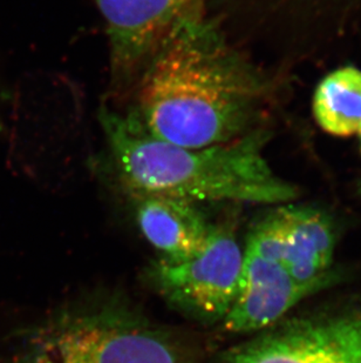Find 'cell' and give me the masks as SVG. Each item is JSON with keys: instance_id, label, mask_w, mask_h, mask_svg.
<instances>
[{"instance_id": "obj_1", "label": "cell", "mask_w": 361, "mask_h": 363, "mask_svg": "<svg viewBox=\"0 0 361 363\" xmlns=\"http://www.w3.org/2000/svg\"><path fill=\"white\" fill-rule=\"evenodd\" d=\"M287 76L231 44L203 1L180 18L135 86L130 113L147 133L182 147L227 144L270 123Z\"/></svg>"}, {"instance_id": "obj_2", "label": "cell", "mask_w": 361, "mask_h": 363, "mask_svg": "<svg viewBox=\"0 0 361 363\" xmlns=\"http://www.w3.org/2000/svg\"><path fill=\"white\" fill-rule=\"evenodd\" d=\"M99 121L116 182L130 196L278 206L299 196L264 157L273 137L270 123L231 143L188 148L147 133L130 112L103 106Z\"/></svg>"}, {"instance_id": "obj_3", "label": "cell", "mask_w": 361, "mask_h": 363, "mask_svg": "<svg viewBox=\"0 0 361 363\" xmlns=\"http://www.w3.org/2000/svg\"><path fill=\"white\" fill-rule=\"evenodd\" d=\"M0 363H191L171 333L114 306L69 309L45 320Z\"/></svg>"}, {"instance_id": "obj_4", "label": "cell", "mask_w": 361, "mask_h": 363, "mask_svg": "<svg viewBox=\"0 0 361 363\" xmlns=\"http://www.w3.org/2000/svg\"><path fill=\"white\" fill-rule=\"evenodd\" d=\"M273 52L317 62L348 46L361 31V0H237Z\"/></svg>"}, {"instance_id": "obj_5", "label": "cell", "mask_w": 361, "mask_h": 363, "mask_svg": "<svg viewBox=\"0 0 361 363\" xmlns=\"http://www.w3.org/2000/svg\"><path fill=\"white\" fill-rule=\"evenodd\" d=\"M243 250L229 221L212 223L208 245L190 260L154 261L147 271L154 289L175 308L205 323L223 321L239 291Z\"/></svg>"}, {"instance_id": "obj_6", "label": "cell", "mask_w": 361, "mask_h": 363, "mask_svg": "<svg viewBox=\"0 0 361 363\" xmlns=\"http://www.w3.org/2000/svg\"><path fill=\"white\" fill-rule=\"evenodd\" d=\"M221 363H361V307L284 323L230 350Z\"/></svg>"}, {"instance_id": "obj_7", "label": "cell", "mask_w": 361, "mask_h": 363, "mask_svg": "<svg viewBox=\"0 0 361 363\" xmlns=\"http://www.w3.org/2000/svg\"><path fill=\"white\" fill-rule=\"evenodd\" d=\"M106 23L112 86L135 89L180 18L203 0H92Z\"/></svg>"}, {"instance_id": "obj_8", "label": "cell", "mask_w": 361, "mask_h": 363, "mask_svg": "<svg viewBox=\"0 0 361 363\" xmlns=\"http://www.w3.org/2000/svg\"><path fill=\"white\" fill-rule=\"evenodd\" d=\"M135 220L161 260L178 264L205 250L212 223L197 203L162 196H133Z\"/></svg>"}, {"instance_id": "obj_9", "label": "cell", "mask_w": 361, "mask_h": 363, "mask_svg": "<svg viewBox=\"0 0 361 363\" xmlns=\"http://www.w3.org/2000/svg\"><path fill=\"white\" fill-rule=\"evenodd\" d=\"M285 230V267L298 282L314 281L332 269L337 230L324 209L310 205H280Z\"/></svg>"}, {"instance_id": "obj_10", "label": "cell", "mask_w": 361, "mask_h": 363, "mask_svg": "<svg viewBox=\"0 0 361 363\" xmlns=\"http://www.w3.org/2000/svg\"><path fill=\"white\" fill-rule=\"evenodd\" d=\"M343 280V272L331 269L310 282H298L291 277L253 288L237 295L228 315L222 321L225 332H257L278 323L294 306L332 287Z\"/></svg>"}, {"instance_id": "obj_11", "label": "cell", "mask_w": 361, "mask_h": 363, "mask_svg": "<svg viewBox=\"0 0 361 363\" xmlns=\"http://www.w3.org/2000/svg\"><path fill=\"white\" fill-rule=\"evenodd\" d=\"M314 119L334 137H351L361 130V69L345 66L318 84L312 100Z\"/></svg>"}, {"instance_id": "obj_12", "label": "cell", "mask_w": 361, "mask_h": 363, "mask_svg": "<svg viewBox=\"0 0 361 363\" xmlns=\"http://www.w3.org/2000/svg\"><path fill=\"white\" fill-rule=\"evenodd\" d=\"M358 135H359V140H360V148H361V130H360V132H359Z\"/></svg>"}, {"instance_id": "obj_13", "label": "cell", "mask_w": 361, "mask_h": 363, "mask_svg": "<svg viewBox=\"0 0 361 363\" xmlns=\"http://www.w3.org/2000/svg\"><path fill=\"white\" fill-rule=\"evenodd\" d=\"M359 194H360V196H361V182H360V185H359Z\"/></svg>"}]
</instances>
